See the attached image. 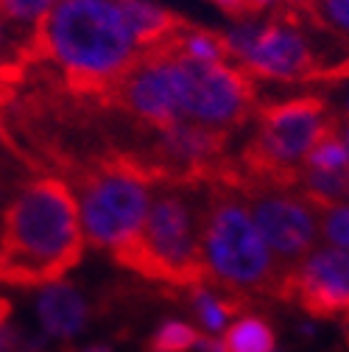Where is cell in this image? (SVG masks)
I'll list each match as a JSON object with an SVG mask.
<instances>
[{
  "label": "cell",
  "instance_id": "1",
  "mask_svg": "<svg viewBox=\"0 0 349 352\" xmlns=\"http://www.w3.org/2000/svg\"><path fill=\"white\" fill-rule=\"evenodd\" d=\"M140 56L117 0H56L25 45V65L56 62L73 96L98 101Z\"/></svg>",
  "mask_w": 349,
  "mask_h": 352
},
{
  "label": "cell",
  "instance_id": "2",
  "mask_svg": "<svg viewBox=\"0 0 349 352\" xmlns=\"http://www.w3.org/2000/svg\"><path fill=\"white\" fill-rule=\"evenodd\" d=\"M84 230L73 188L42 176L9 204L0 227V283L39 288L67 277L84 254Z\"/></svg>",
  "mask_w": 349,
  "mask_h": 352
},
{
  "label": "cell",
  "instance_id": "3",
  "mask_svg": "<svg viewBox=\"0 0 349 352\" xmlns=\"http://www.w3.org/2000/svg\"><path fill=\"white\" fill-rule=\"evenodd\" d=\"M201 272L207 283L229 294L285 291L288 280V272L257 232L251 210L232 193H218L215 201L204 207Z\"/></svg>",
  "mask_w": 349,
  "mask_h": 352
},
{
  "label": "cell",
  "instance_id": "4",
  "mask_svg": "<svg viewBox=\"0 0 349 352\" xmlns=\"http://www.w3.org/2000/svg\"><path fill=\"white\" fill-rule=\"evenodd\" d=\"M148 179L137 157L115 154L78 170V215L87 246L123 252L151 207Z\"/></svg>",
  "mask_w": 349,
  "mask_h": 352
},
{
  "label": "cell",
  "instance_id": "5",
  "mask_svg": "<svg viewBox=\"0 0 349 352\" xmlns=\"http://www.w3.org/2000/svg\"><path fill=\"white\" fill-rule=\"evenodd\" d=\"M201 224L204 207L179 193H162L151 201L132 243L115 260L151 280L190 288L204 280Z\"/></svg>",
  "mask_w": 349,
  "mask_h": 352
},
{
  "label": "cell",
  "instance_id": "6",
  "mask_svg": "<svg viewBox=\"0 0 349 352\" xmlns=\"http://www.w3.org/2000/svg\"><path fill=\"white\" fill-rule=\"evenodd\" d=\"M229 48L238 65L251 78L269 81H338L349 76V56L327 65L316 59L311 42L302 36L299 20L288 12L266 25H240L229 36Z\"/></svg>",
  "mask_w": 349,
  "mask_h": 352
},
{
  "label": "cell",
  "instance_id": "7",
  "mask_svg": "<svg viewBox=\"0 0 349 352\" xmlns=\"http://www.w3.org/2000/svg\"><path fill=\"white\" fill-rule=\"evenodd\" d=\"M182 120L235 129L254 112V78L232 62L173 59Z\"/></svg>",
  "mask_w": 349,
  "mask_h": 352
},
{
  "label": "cell",
  "instance_id": "8",
  "mask_svg": "<svg viewBox=\"0 0 349 352\" xmlns=\"http://www.w3.org/2000/svg\"><path fill=\"white\" fill-rule=\"evenodd\" d=\"M251 218L257 232L277 257V263L291 272L296 263L313 252L322 238L319 207L293 188H274L254 193Z\"/></svg>",
  "mask_w": 349,
  "mask_h": 352
},
{
  "label": "cell",
  "instance_id": "9",
  "mask_svg": "<svg viewBox=\"0 0 349 352\" xmlns=\"http://www.w3.org/2000/svg\"><path fill=\"white\" fill-rule=\"evenodd\" d=\"M285 291H293L311 316H349V252L330 243L316 246L288 272Z\"/></svg>",
  "mask_w": 349,
  "mask_h": 352
},
{
  "label": "cell",
  "instance_id": "10",
  "mask_svg": "<svg viewBox=\"0 0 349 352\" xmlns=\"http://www.w3.org/2000/svg\"><path fill=\"white\" fill-rule=\"evenodd\" d=\"M34 319H36V338L45 344H73L90 327L93 311L87 296L62 280L45 283L36 288L34 299Z\"/></svg>",
  "mask_w": 349,
  "mask_h": 352
},
{
  "label": "cell",
  "instance_id": "11",
  "mask_svg": "<svg viewBox=\"0 0 349 352\" xmlns=\"http://www.w3.org/2000/svg\"><path fill=\"white\" fill-rule=\"evenodd\" d=\"M188 302H190V322L199 327L204 336H224L229 322L238 316V305L229 291L218 288L207 280L196 283L188 288Z\"/></svg>",
  "mask_w": 349,
  "mask_h": 352
},
{
  "label": "cell",
  "instance_id": "12",
  "mask_svg": "<svg viewBox=\"0 0 349 352\" xmlns=\"http://www.w3.org/2000/svg\"><path fill=\"white\" fill-rule=\"evenodd\" d=\"M227 352H280L271 322L260 314H238L221 336Z\"/></svg>",
  "mask_w": 349,
  "mask_h": 352
},
{
  "label": "cell",
  "instance_id": "13",
  "mask_svg": "<svg viewBox=\"0 0 349 352\" xmlns=\"http://www.w3.org/2000/svg\"><path fill=\"white\" fill-rule=\"evenodd\" d=\"M288 12L349 39V0H304V3H291Z\"/></svg>",
  "mask_w": 349,
  "mask_h": 352
},
{
  "label": "cell",
  "instance_id": "14",
  "mask_svg": "<svg viewBox=\"0 0 349 352\" xmlns=\"http://www.w3.org/2000/svg\"><path fill=\"white\" fill-rule=\"evenodd\" d=\"M199 336L201 333L190 319L170 316L154 327L148 338V352H193Z\"/></svg>",
  "mask_w": 349,
  "mask_h": 352
},
{
  "label": "cell",
  "instance_id": "15",
  "mask_svg": "<svg viewBox=\"0 0 349 352\" xmlns=\"http://www.w3.org/2000/svg\"><path fill=\"white\" fill-rule=\"evenodd\" d=\"M54 3L56 0H0V25L25 28L31 34Z\"/></svg>",
  "mask_w": 349,
  "mask_h": 352
},
{
  "label": "cell",
  "instance_id": "16",
  "mask_svg": "<svg viewBox=\"0 0 349 352\" xmlns=\"http://www.w3.org/2000/svg\"><path fill=\"white\" fill-rule=\"evenodd\" d=\"M319 221H322V238L330 246H338L349 252V204H330L319 210Z\"/></svg>",
  "mask_w": 349,
  "mask_h": 352
},
{
  "label": "cell",
  "instance_id": "17",
  "mask_svg": "<svg viewBox=\"0 0 349 352\" xmlns=\"http://www.w3.org/2000/svg\"><path fill=\"white\" fill-rule=\"evenodd\" d=\"M212 3H215L218 9H224L229 17H238V20H243V17H249V14L257 12L254 0H212Z\"/></svg>",
  "mask_w": 349,
  "mask_h": 352
},
{
  "label": "cell",
  "instance_id": "18",
  "mask_svg": "<svg viewBox=\"0 0 349 352\" xmlns=\"http://www.w3.org/2000/svg\"><path fill=\"white\" fill-rule=\"evenodd\" d=\"M0 352H31V349L23 344V338L9 327L6 319H0Z\"/></svg>",
  "mask_w": 349,
  "mask_h": 352
},
{
  "label": "cell",
  "instance_id": "19",
  "mask_svg": "<svg viewBox=\"0 0 349 352\" xmlns=\"http://www.w3.org/2000/svg\"><path fill=\"white\" fill-rule=\"evenodd\" d=\"M193 352H227L224 349V341H221V336H199V341H196V346H193Z\"/></svg>",
  "mask_w": 349,
  "mask_h": 352
},
{
  "label": "cell",
  "instance_id": "20",
  "mask_svg": "<svg viewBox=\"0 0 349 352\" xmlns=\"http://www.w3.org/2000/svg\"><path fill=\"white\" fill-rule=\"evenodd\" d=\"M73 352H115V346L109 341H87V344L76 346Z\"/></svg>",
  "mask_w": 349,
  "mask_h": 352
},
{
  "label": "cell",
  "instance_id": "21",
  "mask_svg": "<svg viewBox=\"0 0 349 352\" xmlns=\"http://www.w3.org/2000/svg\"><path fill=\"white\" fill-rule=\"evenodd\" d=\"M338 126H341V140H344V146H346V154H349V118L338 120Z\"/></svg>",
  "mask_w": 349,
  "mask_h": 352
},
{
  "label": "cell",
  "instance_id": "22",
  "mask_svg": "<svg viewBox=\"0 0 349 352\" xmlns=\"http://www.w3.org/2000/svg\"><path fill=\"white\" fill-rule=\"evenodd\" d=\"M0 319H6V302L0 299Z\"/></svg>",
  "mask_w": 349,
  "mask_h": 352
},
{
  "label": "cell",
  "instance_id": "23",
  "mask_svg": "<svg viewBox=\"0 0 349 352\" xmlns=\"http://www.w3.org/2000/svg\"><path fill=\"white\" fill-rule=\"evenodd\" d=\"M254 3H257V9H260V6H266V3H269V0H254Z\"/></svg>",
  "mask_w": 349,
  "mask_h": 352
},
{
  "label": "cell",
  "instance_id": "24",
  "mask_svg": "<svg viewBox=\"0 0 349 352\" xmlns=\"http://www.w3.org/2000/svg\"><path fill=\"white\" fill-rule=\"evenodd\" d=\"M346 201H349V193H346Z\"/></svg>",
  "mask_w": 349,
  "mask_h": 352
},
{
  "label": "cell",
  "instance_id": "25",
  "mask_svg": "<svg viewBox=\"0 0 349 352\" xmlns=\"http://www.w3.org/2000/svg\"><path fill=\"white\" fill-rule=\"evenodd\" d=\"M0 109H3V104H0Z\"/></svg>",
  "mask_w": 349,
  "mask_h": 352
}]
</instances>
